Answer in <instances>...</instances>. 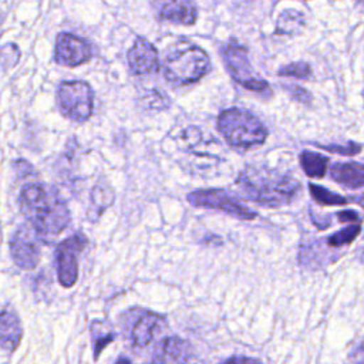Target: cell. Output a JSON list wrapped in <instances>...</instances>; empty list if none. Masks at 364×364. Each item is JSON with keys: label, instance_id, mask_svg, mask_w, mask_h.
<instances>
[{"label": "cell", "instance_id": "obj_1", "mask_svg": "<svg viewBox=\"0 0 364 364\" xmlns=\"http://www.w3.org/2000/svg\"><path fill=\"white\" fill-rule=\"evenodd\" d=\"M20 210L43 240L57 236L70 223V210L58 192L44 183L31 182L21 188Z\"/></svg>", "mask_w": 364, "mask_h": 364}, {"label": "cell", "instance_id": "obj_2", "mask_svg": "<svg viewBox=\"0 0 364 364\" xmlns=\"http://www.w3.org/2000/svg\"><path fill=\"white\" fill-rule=\"evenodd\" d=\"M236 185L245 196L266 206L290 203L300 191L293 176L263 166H247L236 178Z\"/></svg>", "mask_w": 364, "mask_h": 364}, {"label": "cell", "instance_id": "obj_3", "mask_svg": "<svg viewBox=\"0 0 364 364\" xmlns=\"http://www.w3.org/2000/svg\"><path fill=\"white\" fill-rule=\"evenodd\" d=\"M210 68V61L203 48L189 41L173 44L164 61L165 77L175 84L186 85L199 81Z\"/></svg>", "mask_w": 364, "mask_h": 364}, {"label": "cell", "instance_id": "obj_4", "mask_svg": "<svg viewBox=\"0 0 364 364\" xmlns=\"http://www.w3.org/2000/svg\"><path fill=\"white\" fill-rule=\"evenodd\" d=\"M218 129L232 146L242 149L260 145L267 136L260 119L240 108L222 111L218 117Z\"/></svg>", "mask_w": 364, "mask_h": 364}, {"label": "cell", "instance_id": "obj_5", "mask_svg": "<svg viewBox=\"0 0 364 364\" xmlns=\"http://www.w3.org/2000/svg\"><path fill=\"white\" fill-rule=\"evenodd\" d=\"M222 55L228 71L237 84L250 91L270 95V87L253 70L246 47L237 44L236 41H229L223 47Z\"/></svg>", "mask_w": 364, "mask_h": 364}, {"label": "cell", "instance_id": "obj_6", "mask_svg": "<svg viewBox=\"0 0 364 364\" xmlns=\"http://www.w3.org/2000/svg\"><path fill=\"white\" fill-rule=\"evenodd\" d=\"M60 111L77 122L87 121L92 114L94 92L88 82L81 80L64 81L58 87Z\"/></svg>", "mask_w": 364, "mask_h": 364}, {"label": "cell", "instance_id": "obj_7", "mask_svg": "<svg viewBox=\"0 0 364 364\" xmlns=\"http://www.w3.org/2000/svg\"><path fill=\"white\" fill-rule=\"evenodd\" d=\"M188 202L193 206L200 208H210L216 209L229 215H233L240 219H255L257 213L247 206H245L242 202H239L235 196L228 193L223 189H199L193 191L186 196Z\"/></svg>", "mask_w": 364, "mask_h": 364}, {"label": "cell", "instance_id": "obj_8", "mask_svg": "<svg viewBox=\"0 0 364 364\" xmlns=\"http://www.w3.org/2000/svg\"><path fill=\"white\" fill-rule=\"evenodd\" d=\"M87 246V237L81 233L71 235L55 250L57 276L64 287H71L78 276V255Z\"/></svg>", "mask_w": 364, "mask_h": 364}, {"label": "cell", "instance_id": "obj_9", "mask_svg": "<svg viewBox=\"0 0 364 364\" xmlns=\"http://www.w3.org/2000/svg\"><path fill=\"white\" fill-rule=\"evenodd\" d=\"M41 236L31 225H23L10 240V253L14 263L23 270H31L40 260Z\"/></svg>", "mask_w": 364, "mask_h": 364}, {"label": "cell", "instance_id": "obj_10", "mask_svg": "<svg viewBox=\"0 0 364 364\" xmlns=\"http://www.w3.org/2000/svg\"><path fill=\"white\" fill-rule=\"evenodd\" d=\"M92 50L87 40L71 33H61L55 40L54 60L64 67H75L91 58Z\"/></svg>", "mask_w": 364, "mask_h": 364}, {"label": "cell", "instance_id": "obj_11", "mask_svg": "<svg viewBox=\"0 0 364 364\" xmlns=\"http://www.w3.org/2000/svg\"><path fill=\"white\" fill-rule=\"evenodd\" d=\"M128 64L135 75L152 74L159 67L158 51L146 38L136 37L128 51Z\"/></svg>", "mask_w": 364, "mask_h": 364}, {"label": "cell", "instance_id": "obj_12", "mask_svg": "<svg viewBox=\"0 0 364 364\" xmlns=\"http://www.w3.org/2000/svg\"><path fill=\"white\" fill-rule=\"evenodd\" d=\"M165 318L152 311H142V314L135 320L131 338L135 347H146L155 337L156 331L164 326Z\"/></svg>", "mask_w": 364, "mask_h": 364}, {"label": "cell", "instance_id": "obj_13", "mask_svg": "<svg viewBox=\"0 0 364 364\" xmlns=\"http://www.w3.org/2000/svg\"><path fill=\"white\" fill-rule=\"evenodd\" d=\"M23 336V327L18 316L11 310H3L0 313V347L13 351L20 344Z\"/></svg>", "mask_w": 364, "mask_h": 364}, {"label": "cell", "instance_id": "obj_14", "mask_svg": "<svg viewBox=\"0 0 364 364\" xmlns=\"http://www.w3.org/2000/svg\"><path fill=\"white\" fill-rule=\"evenodd\" d=\"M159 17L165 21H172L176 24L191 26L198 18V10L195 4L183 0L168 1L159 10Z\"/></svg>", "mask_w": 364, "mask_h": 364}, {"label": "cell", "instance_id": "obj_15", "mask_svg": "<svg viewBox=\"0 0 364 364\" xmlns=\"http://www.w3.org/2000/svg\"><path fill=\"white\" fill-rule=\"evenodd\" d=\"M331 178L347 188L355 189L364 186V164L337 162L330 168Z\"/></svg>", "mask_w": 364, "mask_h": 364}, {"label": "cell", "instance_id": "obj_16", "mask_svg": "<svg viewBox=\"0 0 364 364\" xmlns=\"http://www.w3.org/2000/svg\"><path fill=\"white\" fill-rule=\"evenodd\" d=\"M188 353V344L178 338L169 337L164 341L161 351L154 357L151 364H185L183 360Z\"/></svg>", "mask_w": 364, "mask_h": 364}, {"label": "cell", "instance_id": "obj_17", "mask_svg": "<svg viewBox=\"0 0 364 364\" xmlns=\"http://www.w3.org/2000/svg\"><path fill=\"white\" fill-rule=\"evenodd\" d=\"M300 166L310 178H321L326 175L328 159L313 151H303L300 154Z\"/></svg>", "mask_w": 364, "mask_h": 364}, {"label": "cell", "instance_id": "obj_18", "mask_svg": "<svg viewBox=\"0 0 364 364\" xmlns=\"http://www.w3.org/2000/svg\"><path fill=\"white\" fill-rule=\"evenodd\" d=\"M304 27V16L299 10H284L276 23V34L294 36Z\"/></svg>", "mask_w": 364, "mask_h": 364}, {"label": "cell", "instance_id": "obj_19", "mask_svg": "<svg viewBox=\"0 0 364 364\" xmlns=\"http://www.w3.org/2000/svg\"><path fill=\"white\" fill-rule=\"evenodd\" d=\"M91 205L95 209V215H101L114 202V191L105 182H98L91 191Z\"/></svg>", "mask_w": 364, "mask_h": 364}, {"label": "cell", "instance_id": "obj_20", "mask_svg": "<svg viewBox=\"0 0 364 364\" xmlns=\"http://www.w3.org/2000/svg\"><path fill=\"white\" fill-rule=\"evenodd\" d=\"M309 189H310V193L311 196L321 205H326V206H337V205H347L348 203V199L347 198H343L341 195H337L320 185H314V183H310L309 185Z\"/></svg>", "mask_w": 364, "mask_h": 364}, {"label": "cell", "instance_id": "obj_21", "mask_svg": "<svg viewBox=\"0 0 364 364\" xmlns=\"http://www.w3.org/2000/svg\"><path fill=\"white\" fill-rule=\"evenodd\" d=\"M360 232H361L360 225H350V226L333 233L331 236H328L327 243H328V246H333V247L348 245L360 235Z\"/></svg>", "mask_w": 364, "mask_h": 364}, {"label": "cell", "instance_id": "obj_22", "mask_svg": "<svg viewBox=\"0 0 364 364\" xmlns=\"http://www.w3.org/2000/svg\"><path fill=\"white\" fill-rule=\"evenodd\" d=\"M91 331H92V341H94V355L98 357L101 350L114 340V333L108 331V328H104V324L100 321L92 323Z\"/></svg>", "mask_w": 364, "mask_h": 364}, {"label": "cell", "instance_id": "obj_23", "mask_svg": "<svg viewBox=\"0 0 364 364\" xmlns=\"http://www.w3.org/2000/svg\"><path fill=\"white\" fill-rule=\"evenodd\" d=\"M20 58V48L14 43H7L0 47V65L4 68H13Z\"/></svg>", "mask_w": 364, "mask_h": 364}, {"label": "cell", "instance_id": "obj_24", "mask_svg": "<svg viewBox=\"0 0 364 364\" xmlns=\"http://www.w3.org/2000/svg\"><path fill=\"white\" fill-rule=\"evenodd\" d=\"M279 75L294 77V78H307L311 75V68L306 61L290 63L279 70Z\"/></svg>", "mask_w": 364, "mask_h": 364}, {"label": "cell", "instance_id": "obj_25", "mask_svg": "<svg viewBox=\"0 0 364 364\" xmlns=\"http://www.w3.org/2000/svg\"><path fill=\"white\" fill-rule=\"evenodd\" d=\"M318 146L326 149V151L340 154V155H346V156H353V155H355L361 151V145L355 144V142H348L346 145H318Z\"/></svg>", "mask_w": 364, "mask_h": 364}, {"label": "cell", "instance_id": "obj_26", "mask_svg": "<svg viewBox=\"0 0 364 364\" xmlns=\"http://www.w3.org/2000/svg\"><path fill=\"white\" fill-rule=\"evenodd\" d=\"M284 88H286L287 92L291 95V98H294V100L299 101V102H310V101H311L310 94H309L304 88H301V87H299V85H296V84H289V85H286Z\"/></svg>", "mask_w": 364, "mask_h": 364}, {"label": "cell", "instance_id": "obj_27", "mask_svg": "<svg viewBox=\"0 0 364 364\" xmlns=\"http://www.w3.org/2000/svg\"><path fill=\"white\" fill-rule=\"evenodd\" d=\"M222 364H262V363L256 358H250V357H245V355H235V357L225 360Z\"/></svg>", "mask_w": 364, "mask_h": 364}, {"label": "cell", "instance_id": "obj_28", "mask_svg": "<svg viewBox=\"0 0 364 364\" xmlns=\"http://www.w3.org/2000/svg\"><path fill=\"white\" fill-rule=\"evenodd\" d=\"M336 215H337V219L340 222H358L360 220L358 213L354 212V210H343V212H338Z\"/></svg>", "mask_w": 364, "mask_h": 364}, {"label": "cell", "instance_id": "obj_29", "mask_svg": "<svg viewBox=\"0 0 364 364\" xmlns=\"http://www.w3.org/2000/svg\"><path fill=\"white\" fill-rule=\"evenodd\" d=\"M115 364H132L128 358H125V357H121V358H118L117 361H115Z\"/></svg>", "mask_w": 364, "mask_h": 364}, {"label": "cell", "instance_id": "obj_30", "mask_svg": "<svg viewBox=\"0 0 364 364\" xmlns=\"http://www.w3.org/2000/svg\"><path fill=\"white\" fill-rule=\"evenodd\" d=\"M360 257H361V260L364 262V243H363V246H361V250H360Z\"/></svg>", "mask_w": 364, "mask_h": 364}, {"label": "cell", "instance_id": "obj_31", "mask_svg": "<svg viewBox=\"0 0 364 364\" xmlns=\"http://www.w3.org/2000/svg\"><path fill=\"white\" fill-rule=\"evenodd\" d=\"M1 20H3V16H1V13H0V24H1Z\"/></svg>", "mask_w": 364, "mask_h": 364}, {"label": "cell", "instance_id": "obj_32", "mask_svg": "<svg viewBox=\"0 0 364 364\" xmlns=\"http://www.w3.org/2000/svg\"><path fill=\"white\" fill-rule=\"evenodd\" d=\"M358 364H364V363H358Z\"/></svg>", "mask_w": 364, "mask_h": 364}, {"label": "cell", "instance_id": "obj_33", "mask_svg": "<svg viewBox=\"0 0 364 364\" xmlns=\"http://www.w3.org/2000/svg\"><path fill=\"white\" fill-rule=\"evenodd\" d=\"M363 97H364V92H363Z\"/></svg>", "mask_w": 364, "mask_h": 364}, {"label": "cell", "instance_id": "obj_34", "mask_svg": "<svg viewBox=\"0 0 364 364\" xmlns=\"http://www.w3.org/2000/svg\"><path fill=\"white\" fill-rule=\"evenodd\" d=\"M185 364H188V363H185Z\"/></svg>", "mask_w": 364, "mask_h": 364}]
</instances>
